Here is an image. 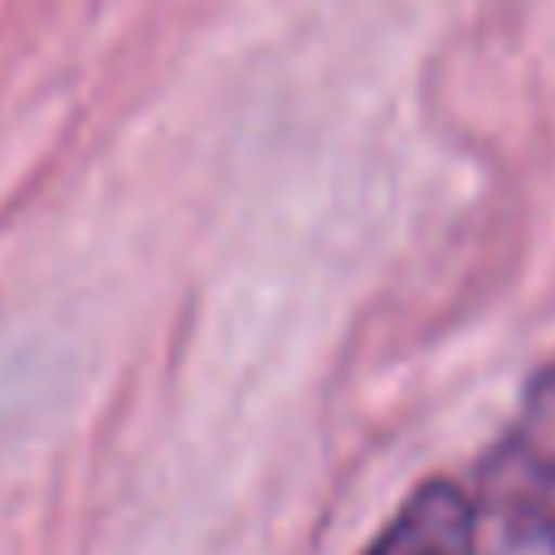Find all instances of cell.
Returning <instances> with one entry per match:
<instances>
[{
  "instance_id": "6da1fadb",
  "label": "cell",
  "mask_w": 555,
  "mask_h": 555,
  "mask_svg": "<svg viewBox=\"0 0 555 555\" xmlns=\"http://www.w3.org/2000/svg\"><path fill=\"white\" fill-rule=\"evenodd\" d=\"M482 507L492 521L555 517V365L537 375L521 420L482 468Z\"/></svg>"
},
{
  "instance_id": "3957f363",
  "label": "cell",
  "mask_w": 555,
  "mask_h": 555,
  "mask_svg": "<svg viewBox=\"0 0 555 555\" xmlns=\"http://www.w3.org/2000/svg\"><path fill=\"white\" fill-rule=\"evenodd\" d=\"M488 555H555V517L498 521V541Z\"/></svg>"
},
{
  "instance_id": "7a4b0ae2",
  "label": "cell",
  "mask_w": 555,
  "mask_h": 555,
  "mask_svg": "<svg viewBox=\"0 0 555 555\" xmlns=\"http://www.w3.org/2000/svg\"><path fill=\"white\" fill-rule=\"evenodd\" d=\"M478 507L449 478H434L395 512V521L371 541L365 555H473Z\"/></svg>"
}]
</instances>
